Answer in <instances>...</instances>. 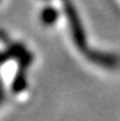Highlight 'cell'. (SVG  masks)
<instances>
[{"mask_svg": "<svg viewBox=\"0 0 120 121\" xmlns=\"http://www.w3.org/2000/svg\"><path fill=\"white\" fill-rule=\"evenodd\" d=\"M65 4L67 5V13H68V17H70V25H71V28H72V34H74V37H75V41L80 48H84V35H83V30L80 27L78 16L75 14L72 7L70 5V3L66 1Z\"/></svg>", "mask_w": 120, "mask_h": 121, "instance_id": "1", "label": "cell"}, {"mask_svg": "<svg viewBox=\"0 0 120 121\" xmlns=\"http://www.w3.org/2000/svg\"><path fill=\"white\" fill-rule=\"evenodd\" d=\"M57 16H58L57 10L52 9L50 7L45 8V9L43 10V13H41V21L44 22V23H47V25H52L57 21Z\"/></svg>", "mask_w": 120, "mask_h": 121, "instance_id": "2", "label": "cell"}, {"mask_svg": "<svg viewBox=\"0 0 120 121\" xmlns=\"http://www.w3.org/2000/svg\"><path fill=\"white\" fill-rule=\"evenodd\" d=\"M25 88H26V79L22 76H17L14 82H13V91L18 93V91L23 90Z\"/></svg>", "mask_w": 120, "mask_h": 121, "instance_id": "3", "label": "cell"}, {"mask_svg": "<svg viewBox=\"0 0 120 121\" xmlns=\"http://www.w3.org/2000/svg\"><path fill=\"white\" fill-rule=\"evenodd\" d=\"M4 57H5V56H1V54H0V63H1L3 60H5V59H4Z\"/></svg>", "mask_w": 120, "mask_h": 121, "instance_id": "4", "label": "cell"}]
</instances>
